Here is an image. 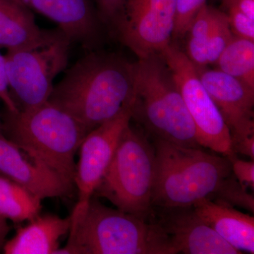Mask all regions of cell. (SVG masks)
I'll return each mask as SVG.
<instances>
[{"label": "cell", "mask_w": 254, "mask_h": 254, "mask_svg": "<svg viewBox=\"0 0 254 254\" xmlns=\"http://www.w3.org/2000/svg\"><path fill=\"white\" fill-rule=\"evenodd\" d=\"M48 101L91 131L133 104L134 64L118 55L89 53L55 85Z\"/></svg>", "instance_id": "cell-1"}, {"label": "cell", "mask_w": 254, "mask_h": 254, "mask_svg": "<svg viewBox=\"0 0 254 254\" xmlns=\"http://www.w3.org/2000/svg\"><path fill=\"white\" fill-rule=\"evenodd\" d=\"M71 217L67 244L55 254H176L153 218L109 208L93 196L81 213Z\"/></svg>", "instance_id": "cell-2"}, {"label": "cell", "mask_w": 254, "mask_h": 254, "mask_svg": "<svg viewBox=\"0 0 254 254\" xmlns=\"http://www.w3.org/2000/svg\"><path fill=\"white\" fill-rule=\"evenodd\" d=\"M1 132L18 148L73 184L75 155L89 131L47 101L31 109L1 113Z\"/></svg>", "instance_id": "cell-3"}, {"label": "cell", "mask_w": 254, "mask_h": 254, "mask_svg": "<svg viewBox=\"0 0 254 254\" xmlns=\"http://www.w3.org/2000/svg\"><path fill=\"white\" fill-rule=\"evenodd\" d=\"M155 153L153 208L192 207L210 198L232 173L226 156L199 148L153 140Z\"/></svg>", "instance_id": "cell-4"}, {"label": "cell", "mask_w": 254, "mask_h": 254, "mask_svg": "<svg viewBox=\"0 0 254 254\" xmlns=\"http://www.w3.org/2000/svg\"><path fill=\"white\" fill-rule=\"evenodd\" d=\"M134 64L132 118L154 139L199 148L194 124L170 70L160 54Z\"/></svg>", "instance_id": "cell-5"}, {"label": "cell", "mask_w": 254, "mask_h": 254, "mask_svg": "<svg viewBox=\"0 0 254 254\" xmlns=\"http://www.w3.org/2000/svg\"><path fill=\"white\" fill-rule=\"evenodd\" d=\"M155 170L153 143L130 123L94 194L106 198L119 210L150 219Z\"/></svg>", "instance_id": "cell-6"}, {"label": "cell", "mask_w": 254, "mask_h": 254, "mask_svg": "<svg viewBox=\"0 0 254 254\" xmlns=\"http://www.w3.org/2000/svg\"><path fill=\"white\" fill-rule=\"evenodd\" d=\"M71 42L60 31L41 44L8 50L5 56L10 92L19 110L49 100L55 78L67 66Z\"/></svg>", "instance_id": "cell-7"}, {"label": "cell", "mask_w": 254, "mask_h": 254, "mask_svg": "<svg viewBox=\"0 0 254 254\" xmlns=\"http://www.w3.org/2000/svg\"><path fill=\"white\" fill-rule=\"evenodd\" d=\"M160 55L181 93L200 146L229 159L237 155L232 151L230 129L186 53L171 43Z\"/></svg>", "instance_id": "cell-8"}, {"label": "cell", "mask_w": 254, "mask_h": 254, "mask_svg": "<svg viewBox=\"0 0 254 254\" xmlns=\"http://www.w3.org/2000/svg\"><path fill=\"white\" fill-rule=\"evenodd\" d=\"M175 0H127L113 23L119 40L138 59L160 54L172 43Z\"/></svg>", "instance_id": "cell-9"}, {"label": "cell", "mask_w": 254, "mask_h": 254, "mask_svg": "<svg viewBox=\"0 0 254 254\" xmlns=\"http://www.w3.org/2000/svg\"><path fill=\"white\" fill-rule=\"evenodd\" d=\"M197 71L230 129L232 151L254 160V88L219 69Z\"/></svg>", "instance_id": "cell-10"}, {"label": "cell", "mask_w": 254, "mask_h": 254, "mask_svg": "<svg viewBox=\"0 0 254 254\" xmlns=\"http://www.w3.org/2000/svg\"><path fill=\"white\" fill-rule=\"evenodd\" d=\"M133 104L92 130L82 142L73 180L78 190V200L71 214L72 216L81 213L94 195L95 190L109 166L124 130L131 123Z\"/></svg>", "instance_id": "cell-11"}, {"label": "cell", "mask_w": 254, "mask_h": 254, "mask_svg": "<svg viewBox=\"0 0 254 254\" xmlns=\"http://www.w3.org/2000/svg\"><path fill=\"white\" fill-rule=\"evenodd\" d=\"M157 208V218H150L163 229L176 254H242L219 236L195 213L193 207Z\"/></svg>", "instance_id": "cell-12"}, {"label": "cell", "mask_w": 254, "mask_h": 254, "mask_svg": "<svg viewBox=\"0 0 254 254\" xmlns=\"http://www.w3.org/2000/svg\"><path fill=\"white\" fill-rule=\"evenodd\" d=\"M0 175L41 200L71 194L74 185L18 148L0 131Z\"/></svg>", "instance_id": "cell-13"}, {"label": "cell", "mask_w": 254, "mask_h": 254, "mask_svg": "<svg viewBox=\"0 0 254 254\" xmlns=\"http://www.w3.org/2000/svg\"><path fill=\"white\" fill-rule=\"evenodd\" d=\"M38 11L59 26L68 39L89 48L98 36V14L91 0H11Z\"/></svg>", "instance_id": "cell-14"}, {"label": "cell", "mask_w": 254, "mask_h": 254, "mask_svg": "<svg viewBox=\"0 0 254 254\" xmlns=\"http://www.w3.org/2000/svg\"><path fill=\"white\" fill-rule=\"evenodd\" d=\"M192 207L205 223L234 248L242 254H254V216L209 198H203Z\"/></svg>", "instance_id": "cell-15"}, {"label": "cell", "mask_w": 254, "mask_h": 254, "mask_svg": "<svg viewBox=\"0 0 254 254\" xmlns=\"http://www.w3.org/2000/svg\"><path fill=\"white\" fill-rule=\"evenodd\" d=\"M29 222L5 242V254H55L60 248V239L69 232L71 217L39 215Z\"/></svg>", "instance_id": "cell-16"}, {"label": "cell", "mask_w": 254, "mask_h": 254, "mask_svg": "<svg viewBox=\"0 0 254 254\" xmlns=\"http://www.w3.org/2000/svg\"><path fill=\"white\" fill-rule=\"evenodd\" d=\"M58 31L41 29L26 6L11 0H0V48H29L49 41Z\"/></svg>", "instance_id": "cell-17"}, {"label": "cell", "mask_w": 254, "mask_h": 254, "mask_svg": "<svg viewBox=\"0 0 254 254\" xmlns=\"http://www.w3.org/2000/svg\"><path fill=\"white\" fill-rule=\"evenodd\" d=\"M42 200L29 190L0 175V215L15 223L30 221L40 215Z\"/></svg>", "instance_id": "cell-18"}, {"label": "cell", "mask_w": 254, "mask_h": 254, "mask_svg": "<svg viewBox=\"0 0 254 254\" xmlns=\"http://www.w3.org/2000/svg\"><path fill=\"white\" fill-rule=\"evenodd\" d=\"M217 64L218 69L254 88V41L234 36Z\"/></svg>", "instance_id": "cell-19"}, {"label": "cell", "mask_w": 254, "mask_h": 254, "mask_svg": "<svg viewBox=\"0 0 254 254\" xmlns=\"http://www.w3.org/2000/svg\"><path fill=\"white\" fill-rule=\"evenodd\" d=\"M219 9L205 4L196 15L187 33V56L197 68L208 65L207 40Z\"/></svg>", "instance_id": "cell-20"}, {"label": "cell", "mask_w": 254, "mask_h": 254, "mask_svg": "<svg viewBox=\"0 0 254 254\" xmlns=\"http://www.w3.org/2000/svg\"><path fill=\"white\" fill-rule=\"evenodd\" d=\"M250 190L241 184L231 173L222 181L209 199L232 207H240L254 213V196Z\"/></svg>", "instance_id": "cell-21"}, {"label": "cell", "mask_w": 254, "mask_h": 254, "mask_svg": "<svg viewBox=\"0 0 254 254\" xmlns=\"http://www.w3.org/2000/svg\"><path fill=\"white\" fill-rule=\"evenodd\" d=\"M233 37L226 14L223 11L218 10L207 40L208 64H213L217 63L219 57Z\"/></svg>", "instance_id": "cell-22"}, {"label": "cell", "mask_w": 254, "mask_h": 254, "mask_svg": "<svg viewBox=\"0 0 254 254\" xmlns=\"http://www.w3.org/2000/svg\"><path fill=\"white\" fill-rule=\"evenodd\" d=\"M207 0H175L173 38L187 36L193 19Z\"/></svg>", "instance_id": "cell-23"}, {"label": "cell", "mask_w": 254, "mask_h": 254, "mask_svg": "<svg viewBox=\"0 0 254 254\" xmlns=\"http://www.w3.org/2000/svg\"><path fill=\"white\" fill-rule=\"evenodd\" d=\"M234 36L254 41V20L231 7H223Z\"/></svg>", "instance_id": "cell-24"}, {"label": "cell", "mask_w": 254, "mask_h": 254, "mask_svg": "<svg viewBox=\"0 0 254 254\" xmlns=\"http://www.w3.org/2000/svg\"><path fill=\"white\" fill-rule=\"evenodd\" d=\"M232 173L237 180L249 190H254V161H246L237 158V155L230 158Z\"/></svg>", "instance_id": "cell-25"}, {"label": "cell", "mask_w": 254, "mask_h": 254, "mask_svg": "<svg viewBox=\"0 0 254 254\" xmlns=\"http://www.w3.org/2000/svg\"><path fill=\"white\" fill-rule=\"evenodd\" d=\"M0 100L3 102L5 109L12 113L19 111L10 92L7 70L5 56L0 53Z\"/></svg>", "instance_id": "cell-26"}, {"label": "cell", "mask_w": 254, "mask_h": 254, "mask_svg": "<svg viewBox=\"0 0 254 254\" xmlns=\"http://www.w3.org/2000/svg\"><path fill=\"white\" fill-rule=\"evenodd\" d=\"M98 10V16L103 21L113 25L118 18L127 0H95Z\"/></svg>", "instance_id": "cell-27"}, {"label": "cell", "mask_w": 254, "mask_h": 254, "mask_svg": "<svg viewBox=\"0 0 254 254\" xmlns=\"http://www.w3.org/2000/svg\"><path fill=\"white\" fill-rule=\"evenodd\" d=\"M222 6L235 8L254 20V0H222Z\"/></svg>", "instance_id": "cell-28"}, {"label": "cell", "mask_w": 254, "mask_h": 254, "mask_svg": "<svg viewBox=\"0 0 254 254\" xmlns=\"http://www.w3.org/2000/svg\"><path fill=\"white\" fill-rule=\"evenodd\" d=\"M9 230L7 220L0 215V250L4 247L6 242V237L9 233Z\"/></svg>", "instance_id": "cell-29"}, {"label": "cell", "mask_w": 254, "mask_h": 254, "mask_svg": "<svg viewBox=\"0 0 254 254\" xmlns=\"http://www.w3.org/2000/svg\"><path fill=\"white\" fill-rule=\"evenodd\" d=\"M1 113L0 112V131H1Z\"/></svg>", "instance_id": "cell-30"}]
</instances>
